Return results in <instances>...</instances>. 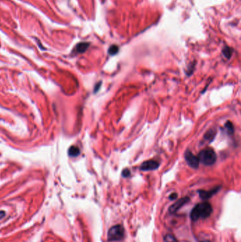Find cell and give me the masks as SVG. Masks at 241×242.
<instances>
[{
	"mask_svg": "<svg viewBox=\"0 0 241 242\" xmlns=\"http://www.w3.org/2000/svg\"><path fill=\"white\" fill-rule=\"evenodd\" d=\"M185 159L189 166L193 168H197L199 165V163H200L198 157H196L191 151H188V150L185 152Z\"/></svg>",
	"mask_w": 241,
	"mask_h": 242,
	"instance_id": "cell-4",
	"label": "cell"
},
{
	"mask_svg": "<svg viewBox=\"0 0 241 242\" xmlns=\"http://www.w3.org/2000/svg\"><path fill=\"white\" fill-rule=\"evenodd\" d=\"M177 197H178V194L176 193H173L170 194V196H169V199L171 200H176Z\"/></svg>",
	"mask_w": 241,
	"mask_h": 242,
	"instance_id": "cell-16",
	"label": "cell"
},
{
	"mask_svg": "<svg viewBox=\"0 0 241 242\" xmlns=\"http://www.w3.org/2000/svg\"><path fill=\"white\" fill-rule=\"evenodd\" d=\"M125 228L122 225H115L109 229L107 233V239L109 241H119L124 238Z\"/></svg>",
	"mask_w": 241,
	"mask_h": 242,
	"instance_id": "cell-3",
	"label": "cell"
},
{
	"mask_svg": "<svg viewBox=\"0 0 241 242\" xmlns=\"http://www.w3.org/2000/svg\"><path fill=\"white\" fill-rule=\"evenodd\" d=\"M232 53H233L232 49L230 48V47H225V48H223V55L225 56L226 58H228V59H229V58L231 57V55H232Z\"/></svg>",
	"mask_w": 241,
	"mask_h": 242,
	"instance_id": "cell-12",
	"label": "cell"
},
{
	"mask_svg": "<svg viewBox=\"0 0 241 242\" xmlns=\"http://www.w3.org/2000/svg\"><path fill=\"white\" fill-rule=\"evenodd\" d=\"M69 155L70 157H77L80 154V149L76 146H72L69 149Z\"/></svg>",
	"mask_w": 241,
	"mask_h": 242,
	"instance_id": "cell-10",
	"label": "cell"
},
{
	"mask_svg": "<svg viewBox=\"0 0 241 242\" xmlns=\"http://www.w3.org/2000/svg\"><path fill=\"white\" fill-rule=\"evenodd\" d=\"M212 207L207 202L198 203L190 212V217L192 221H197L199 219H207L212 212Z\"/></svg>",
	"mask_w": 241,
	"mask_h": 242,
	"instance_id": "cell-1",
	"label": "cell"
},
{
	"mask_svg": "<svg viewBox=\"0 0 241 242\" xmlns=\"http://www.w3.org/2000/svg\"><path fill=\"white\" fill-rule=\"evenodd\" d=\"M190 201V197H184L179 199L177 202L173 204L169 208V212L170 214H174L179 210L182 206H184L186 203Z\"/></svg>",
	"mask_w": 241,
	"mask_h": 242,
	"instance_id": "cell-5",
	"label": "cell"
},
{
	"mask_svg": "<svg viewBox=\"0 0 241 242\" xmlns=\"http://www.w3.org/2000/svg\"><path fill=\"white\" fill-rule=\"evenodd\" d=\"M225 127L227 129L228 134H233V132H234V127H233V123L231 121H228L225 124Z\"/></svg>",
	"mask_w": 241,
	"mask_h": 242,
	"instance_id": "cell-11",
	"label": "cell"
},
{
	"mask_svg": "<svg viewBox=\"0 0 241 242\" xmlns=\"http://www.w3.org/2000/svg\"><path fill=\"white\" fill-rule=\"evenodd\" d=\"M89 46V43L86 42H82L80 43L77 44L76 47H75V52L77 53H83L88 49Z\"/></svg>",
	"mask_w": 241,
	"mask_h": 242,
	"instance_id": "cell-8",
	"label": "cell"
},
{
	"mask_svg": "<svg viewBox=\"0 0 241 242\" xmlns=\"http://www.w3.org/2000/svg\"><path fill=\"white\" fill-rule=\"evenodd\" d=\"M198 158H199V162H202L205 166H211L216 162L217 157L214 150L211 149H206L202 150L199 153Z\"/></svg>",
	"mask_w": 241,
	"mask_h": 242,
	"instance_id": "cell-2",
	"label": "cell"
},
{
	"mask_svg": "<svg viewBox=\"0 0 241 242\" xmlns=\"http://www.w3.org/2000/svg\"><path fill=\"white\" fill-rule=\"evenodd\" d=\"M215 135H216V131L212 129L209 130L207 131V133L205 134V137H204V140H205L206 142H211L214 140Z\"/></svg>",
	"mask_w": 241,
	"mask_h": 242,
	"instance_id": "cell-9",
	"label": "cell"
},
{
	"mask_svg": "<svg viewBox=\"0 0 241 242\" xmlns=\"http://www.w3.org/2000/svg\"><path fill=\"white\" fill-rule=\"evenodd\" d=\"M101 82H99V83H98L97 85L96 86V89H95V92H97L98 90L100 89V87H101Z\"/></svg>",
	"mask_w": 241,
	"mask_h": 242,
	"instance_id": "cell-17",
	"label": "cell"
},
{
	"mask_svg": "<svg viewBox=\"0 0 241 242\" xmlns=\"http://www.w3.org/2000/svg\"><path fill=\"white\" fill-rule=\"evenodd\" d=\"M220 188L221 187H216V188L208 191L202 190V191H199L198 193H199V197H200L201 199H202V200H207V199L211 198L214 194H216L220 190Z\"/></svg>",
	"mask_w": 241,
	"mask_h": 242,
	"instance_id": "cell-7",
	"label": "cell"
},
{
	"mask_svg": "<svg viewBox=\"0 0 241 242\" xmlns=\"http://www.w3.org/2000/svg\"><path fill=\"white\" fill-rule=\"evenodd\" d=\"M202 242H211L210 241H209V240H205V241H202Z\"/></svg>",
	"mask_w": 241,
	"mask_h": 242,
	"instance_id": "cell-18",
	"label": "cell"
},
{
	"mask_svg": "<svg viewBox=\"0 0 241 242\" xmlns=\"http://www.w3.org/2000/svg\"><path fill=\"white\" fill-rule=\"evenodd\" d=\"M164 240H165V242H178V240L176 239V237L170 234H166L165 237H164Z\"/></svg>",
	"mask_w": 241,
	"mask_h": 242,
	"instance_id": "cell-13",
	"label": "cell"
},
{
	"mask_svg": "<svg viewBox=\"0 0 241 242\" xmlns=\"http://www.w3.org/2000/svg\"><path fill=\"white\" fill-rule=\"evenodd\" d=\"M159 167V163L157 161L148 160L143 162L140 166V170L144 171H153Z\"/></svg>",
	"mask_w": 241,
	"mask_h": 242,
	"instance_id": "cell-6",
	"label": "cell"
},
{
	"mask_svg": "<svg viewBox=\"0 0 241 242\" xmlns=\"http://www.w3.org/2000/svg\"><path fill=\"white\" fill-rule=\"evenodd\" d=\"M118 50H119V47L117 45H112L109 48L108 53L111 55H116L118 53Z\"/></svg>",
	"mask_w": 241,
	"mask_h": 242,
	"instance_id": "cell-14",
	"label": "cell"
},
{
	"mask_svg": "<svg viewBox=\"0 0 241 242\" xmlns=\"http://www.w3.org/2000/svg\"><path fill=\"white\" fill-rule=\"evenodd\" d=\"M122 176L125 178L129 177L130 176V171L128 169V168H125V169H124L123 171H122Z\"/></svg>",
	"mask_w": 241,
	"mask_h": 242,
	"instance_id": "cell-15",
	"label": "cell"
}]
</instances>
